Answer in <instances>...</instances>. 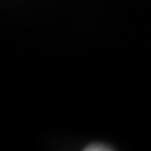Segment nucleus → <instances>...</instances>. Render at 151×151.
<instances>
[{
    "label": "nucleus",
    "mask_w": 151,
    "mask_h": 151,
    "mask_svg": "<svg viewBox=\"0 0 151 151\" xmlns=\"http://www.w3.org/2000/svg\"><path fill=\"white\" fill-rule=\"evenodd\" d=\"M111 149H113L111 145H99V143L86 145V151H111Z\"/></svg>",
    "instance_id": "1"
}]
</instances>
